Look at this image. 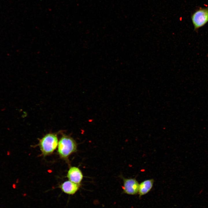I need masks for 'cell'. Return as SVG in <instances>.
<instances>
[{
  "label": "cell",
  "mask_w": 208,
  "mask_h": 208,
  "mask_svg": "<svg viewBox=\"0 0 208 208\" xmlns=\"http://www.w3.org/2000/svg\"><path fill=\"white\" fill-rule=\"evenodd\" d=\"M58 143L56 134L52 133L46 134L40 140L39 143L42 154L46 156L52 153L56 148Z\"/></svg>",
  "instance_id": "7a4b0ae2"
},
{
  "label": "cell",
  "mask_w": 208,
  "mask_h": 208,
  "mask_svg": "<svg viewBox=\"0 0 208 208\" xmlns=\"http://www.w3.org/2000/svg\"><path fill=\"white\" fill-rule=\"evenodd\" d=\"M57 152L62 158L66 159L77 151V145L74 140L70 136L64 135L58 142Z\"/></svg>",
  "instance_id": "6da1fadb"
},
{
  "label": "cell",
  "mask_w": 208,
  "mask_h": 208,
  "mask_svg": "<svg viewBox=\"0 0 208 208\" xmlns=\"http://www.w3.org/2000/svg\"><path fill=\"white\" fill-rule=\"evenodd\" d=\"M83 175L81 170L78 167H70L67 174V177L69 180L77 184L80 185Z\"/></svg>",
  "instance_id": "5b68a950"
},
{
  "label": "cell",
  "mask_w": 208,
  "mask_h": 208,
  "mask_svg": "<svg viewBox=\"0 0 208 208\" xmlns=\"http://www.w3.org/2000/svg\"><path fill=\"white\" fill-rule=\"evenodd\" d=\"M80 185L68 180L62 183L59 187L65 193L68 195H73L78 190Z\"/></svg>",
  "instance_id": "8992f818"
},
{
  "label": "cell",
  "mask_w": 208,
  "mask_h": 208,
  "mask_svg": "<svg viewBox=\"0 0 208 208\" xmlns=\"http://www.w3.org/2000/svg\"><path fill=\"white\" fill-rule=\"evenodd\" d=\"M123 183L122 187L123 192L129 195H135L138 193L139 183L134 178L122 177Z\"/></svg>",
  "instance_id": "277c9868"
},
{
  "label": "cell",
  "mask_w": 208,
  "mask_h": 208,
  "mask_svg": "<svg viewBox=\"0 0 208 208\" xmlns=\"http://www.w3.org/2000/svg\"><path fill=\"white\" fill-rule=\"evenodd\" d=\"M191 19L194 30H198L208 22V7L196 10L192 14Z\"/></svg>",
  "instance_id": "3957f363"
},
{
  "label": "cell",
  "mask_w": 208,
  "mask_h": 208,
  "mask_svg": "<svg viewBox=\"0 0 208 208\" xmlns=\"http://www.w3.org/2000/svg\"><path fill=\"white\" fill-rule=\"evenodd\" d=\"M154 183L153 179L145 180L139 184L138 194L139 197L148 193L152 189Z\"/></svg>",
  "instance_id": "52a82bcc"
}]
</instances>
